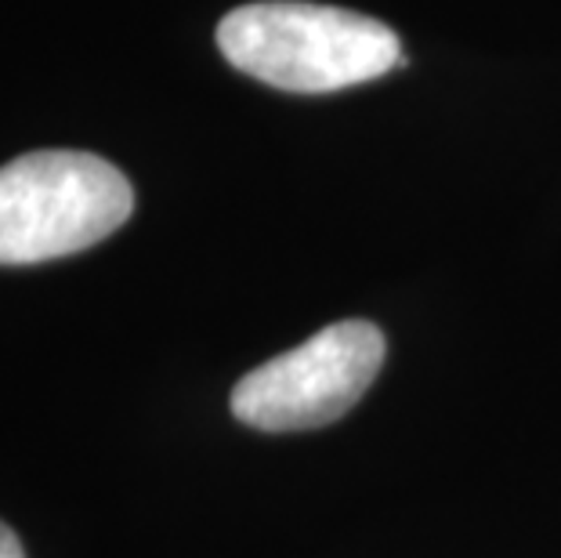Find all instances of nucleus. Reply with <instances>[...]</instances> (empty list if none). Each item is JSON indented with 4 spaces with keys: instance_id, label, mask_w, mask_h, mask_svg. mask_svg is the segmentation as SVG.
Instances as JSON below:
<instances>
[{
    "instance_id": "obj_1",
    "label": "nucleus",
    "mask_w": 561,
    "mask_h": 558,
    "mask_svg": "<svg viewBox=\"0 0 561 558\" xmlns=\"http://www.w3.org/2000/svg\"><path fill=\"white\" fill-rule=\"evenodd\" d=\"M218 47L240 73L294 94L344 91L402 66L396 30L348 8L257 0L229 11Z\"/></svg>"
},
{
    "instance_id": "obj_2",
    "label": "nucleus",
    "mask_w": 561,
    "mask_h": 558,
    "mask_svg": "<svg viewBox=\"0 0 561 558\" xmlns=\"http://www.w3.org/2000/svg\"><path fill=\"white\" fill-rule=\"evenodd\" d=\"M135 210L121 168L94 152L41 149L0 168V265H37L113 236Z\"/></svg>"
},
{
    "instance_id": "obj_3",
    "label": "nucleus",
    "mask_w": 561,
    "mask_h": 558,
    "mask_svg": "<svg viewBox=\"0 0 561 558\" xmlns=\"http://www.w3.org/2000/svg\"><path fill=\"white\" fill-rule=\"evenodd\" d=\"M380 366L385 334L366 319H341L240 377L232 413L261 432L322 429L366 396Z\"/></svg>"
},
{
    "instance_id": "obj_4",
    "label": "nucleus",
    "mask_w": 561,
    "mask_h": 558,
    "mask_svg": "<svg viewBox=\"0 0 561 558\" xmlns=\"http://www.w3.org/2000/svg\"><path fill=\"white\" fill-rule=\"evenodd\" d=\"M0 558H26L22 540L15 537V529L4 526V522H0Z\"/></svg>"
}]
</instances>
